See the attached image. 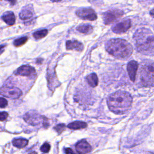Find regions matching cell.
I'll return each mask as SVG.
<instances>
[{"label":"cell","mask_w":154,"mask_h":154,"mask_svg":"<svg viewBox=\"0 0 154 154\" xmlns=\"http://www.w3.org/2000/svg\"><path fill=\"white\" fill-rule=\"evenodd\" d=\"M133 38L138 52L146 55H154V35L150 29L139 28L134 33Z\"/></svg>","instance_id":"6da1fadb"},{"label":"cell","mask_w":154,"mask_h":154,"mask_svg":"<svg viewBox=\"0 0 154 154\" xmlns=\"http://www.w3.org/2000/svg\"><path fill=\"white\" fill-rule=\"evenodd\" d=\"M132 100V97L129 93L118 91L108 96L107 104L112 112L117 114H123L130 110Z\"/></svg>","instance_id":"7a4b0ae2"},{"label":"cell","mask_w":154,"mask_h":154,"mask_svg":"<svg viewBox=\"0 0 154 154\" xmlns=\"http://www.w3.org/2000/svg\"><path fill=\"white\" fill-rule=\"evenodd\" d=\"M105 49L108 53L119 59H128L133 51L132 45L121 38L108 40L105 44Z\"/></svg>","instance_id":"3957f363"},{"label":"cell","mask_w":154,"mask_h":154,"mask_svg":"<svg viewBox=\"0 0 154 154\" xmlns=\"http://www.w3.org/2000/svg\"><path fill=\"white\" fill-rule=\"evenodd\" d=\"M141 84L144 87L154 85V63L150 60L141 62L138 73Z\"/></svg>","instance_id":"277c9868"},{"label":"cell","mask_w":154,"mask_h":154,"mask_svg":"<svg viewBox=\"0 0 154 154\" xmlns=\"http://www.w3.org/2000/svg\"><path fill=\"white\" fill-rule=\"evenodd\" d=\"M123 14V11L121 10L114 9L108 10L103 14V22L105 25H109L116 21L119 17H122Z\"/></svg>","instance_id":"5b68a950"},{"label":"cell","mask_w":154,"mask_h":154,"mask_svg":"<svg viewBox=\"0 0 154 154\" xmlns=\"http://www.w3.org/2000/svg\"><path fill=\"white\" fill-rule=\"evenodd\" d=\"M0 94L8 98L17 99L22 95V91L15 87L3 86L0 88Z\"/></svg>","instance_id":"8992f818"},{"label":"cell","mask_w":154,"mask_h":154,"mask_svg":"<svg viewBox=\"0 0 154 154\" xmlns=\"http://www.w3.org/2000/svg\"><path fill=\"white\" fill-rule=\"evenodd\" d=\"M76 15L81 19L84 20H94L97 19V14L95 11L88 8H81L76 11Z\"/></svg>","instance_id":"52a82bcc"},{"label":"cell","mask_w":154,"mask_h":154,"mask_svg":"<svg viewBox=\"0 0 154 154\" xmlns=\"http://www.w3.org/2000/svg\"><path fill=\"white\" fill-rule=\"evenodd\" d=\"M131 22L130 19L123 20L116 24H115L112 27V30L115 33H122L127 31L128 29L131 27Z\"/></svg>","instance_id":"ba28073f"},{"label":"cell","mask_w":154,"mask_h":154,"mask_svg":"<svg viewBox=\"0 0 154 154\" xmlns=\"http://www.w3.org/2000/svg\"><path fill=\"white\" fill-rule=\"evenodd\" d=\"M75 149L78 154H87L91 152V147L85 140H82L78 141L76 146Z\"/></svg>","instance_id":"9c48e42d"},{"label":"cell","mask_w":154,"mask_h":154,"mask_svg":"<svg viewBox=\"0 0 154 154\" xmlns=\"http://www.w3.org/2000/svg\"><path fill=\"white\" fill-rule=\"evenodd\" d=\"M35 70L34 67L28 66V65H23L19 67L14 72V74L16 75L20 76H31L32 74H34Z\"/></svg>","instance_id":"30bf717a"},{"label":"cell","mask_w":154,"mask_h":154,"mask_svg":"<svg viewBox=\"0 0 154 154\" xmlns=\"http://www.w3.org/2000/svg\"><path fill=\"white\" fill-rule=\"evenodd\" d=\"M138 67V64L137 61L132 60L129 61L127 65V71L129 76L132 81H134L135 79L136 72Z\"/></svg>","instance_id":"8fae6325"},{"label":"cell","mask_w":154,"mask_h":154,"mask_svg":"<svg viewBox=\"0 0 154 154\" xmlns=\"http://www.w3.org/2000/svg\"><path fill=\"white\" fill-rule=\"evenodd\" d=\"M66 49L67 50H75L76 51H82L84 49V45L81 42L76 40H68L66 42Z\"/></svg>","instance_id":"7c38bea8"},{"label":"cell","mask_w":154,"mask_h":154,"mask_svg":"<svg viewBox=\"0 0 154 154\" xmlns=\"http://www.w3.org/2000/svg\"><path fill=\"white\" fill-rule=\"evenodd\" d=\"M40 118L41 117L31 112L26 114L23 117L26 122L32 125H36L39 124L40 123Z\"/></svg>","instance_id":"4fadbf2b"},{"label":"cell","mask_w":154,"mask_h":154,"mask_svg":"<svg viewBox=\"0 0 154 154\" xmlns=\"http://www.w3.org/2000/svg\"><path fill=\"white\" fill-rule=\"evenodd\" d=\"M2 19L6 23L10 25H13L15 22V16L11 11L5 12L2 16Z\"/></svg>","instance_id":"5bb4252c"},{"label":"cell","mask_w":154,"mask_h":154,"mask_svg":"<svg viewBox=\"0 0 154 154\" xmlns=\"http://www.w3.org/2000/svg\"><path fill=\"white\" fill-rule=\"evenodd\" d=\"M87 126V124L85 122L81 121H75L69 123L67 125V127L70 129H83Z\"/></svg>","instance_id":"9a60e30c"},{"label":"cell","mask_w":154,"mask_h":154,"mask_svg":"<svg viewBox=\"0 0 154 154\" xmlns=\"http://www.w3.org/2000/svg\"><path fill=\"white\" fill-rule=\"evenodd\" d=\"M28 141L25 138H16L12 141V144L14 146L17 148H23L28 144Z\"/></svg>","instance_id":"2e32d148"},{"label":"cell","mask_w":154,"mask_h":154,"mask_svg":"<svg viewBox=\"0 0 154 154\" xmlns=\"http://www.w3.org/2000/svg\"><path fill=\"white\" fill-rule=\"evenodd\" d=\"M87 81L88 83V84L92 87H96L98 84V78L97 75H96V73H93L90 74L89 75H88L86 78Z\"/></svg>","instance_id":"e0dca14e"},{"label":"cell","mask_w":154,"mask_h":154,"mask_svg":"<svg viewBox=\"0 0 154 154\" xmlns=\"http://www.w3.org/2000/svg\"><path fill=\"white\" fill-rule=\"evenodd\" d=\"M33 16L32 11L29 9H23L20 13L19 17L22 20H28L32 18Z\"/></svg>","instance_id":"ac0fdd59"},{"label":"cell","mask_w":154,"mask_h":154,"mask_svg":"<svg viewBox=\"0 0 154 154\" xmlns=\"http://www.w3.org/2000/svg\"><path fill=\"white\" fill-rule=\"evenodd\" d=\"M76 29L82 33L90 34L93 31V27L88 24H83L78 26Z\"/></svg>","instance_id":"d6986e66"},{"label":"cell","mask_w":154,"mask_h":154,"mask_svg":"<svg viewBox=\"0 0 154 154\" xmlns=\"http://www.w3.org/2000/svg\"><path fill=\"white\" fill-rule=\"evenodd\" d=\"M48 34V30L46 29H42L34 32L33 34V36L35 39H40L45 37Z\"/></svg>","instance_id":"ffe728a7"},{"label":"cell","mask_w":154,"mask_h":154,"mask_svg":"<svg viewBox=\"0 0 154 154\" xmlns=\"http://www.w3.org/2000/svg\"><path fill=\"white\" fill-rule=\"evenodd\" d=\"M27 40H28L27 37H20L19 38L15 40L13 42V44L16 47H19V46L24 45L26 42Z\"/></svg>","instance_id":"44dd1931"},{"label":"cell","mask_w":154,"mask_h":154,"mask_svg":"<svg viewBox=\"0 0 154 154\" xmlns=\"http://www.w3.org/2000/svg\"><path fill=\"white\" fill-rule=\"evenodd\" d=\"M51 146L50 144L48 143H44L40 147V150L43 153H48L50 150Z\"/></svg>","instance_id":"7402d4cb"},{"label":"cell","mask_w":154,"mask_h":154,"mask_svg":"<svg viewBox=\"0 0 154 154\" xmlns=\"http://www.w3.org/2000/svg\"><path fill=\"white\" fill-rule=\"evenodd\" d=\"M54 129L58 134H61L65 129V125L64 124H58L56 126L54 127Z\"/></svg>","instance_id":"603a6c76"},{"label":"cell","mask_w":154,"mask_h":154,"mask_svg":"<svg viewBox=\"0 0 154 154\" xmlns=\"http://www.w3.org/2000/svg\"><path fill=\"white\" fill-rule=\"evenodd\" d=\"M8 104L7 100L3 97H0V108H5Z\"/></svg>","instance_id":"cb8c5ba5"},{"label":"cell","mask_w":154,"mask_h":154,"mask_svg":"<svg viewBox=\"0 0 154 154\" xmlns=\"http://www.w3.org/2000/svg\"><path fill=\"white\" fill-rule=\"evenodd\" d=\"M8 115L7 112H0V121L5 120L7 118Z\"/></svg>","instance_id":"d4e9b609"},{"label":"cell","mask_w":154,"mask_h":154,"mask_svg":"<svg viewBox=\"0 0 154 154\" xmlns=\"http://www.w3.org/2000/svg\"><path fill=\"white\" fill-rule=\"evenodd\" d=\"M64 152L66 154H75L71 148H65Z\"/></svg>","instance_id":"484cf974"},{"label":"cell","mask_w":154,"mask_h":154,"mask_svg":"<svg viewBox=\"0 0 154 154\" xmlns=\"http://www.w3.org/2000/svg\"><path fill=\"white\" fill-rule=\"evenodd\" d=\"M4 48H5V45H0V54L4 52Z\"/></svg>","instance_id":"4316f807"},{"label":"cell","mask_w":154,"mask_h":154,"mask_svg":"<svg viewBox=\"0 0 154 154\" xmlns=\"http://www.w3.org/2000/svg\"><path fill=\"white\" fill-rule=\"evenodd\" d=\"M150 15H151L153 17H154V8L152 9V10L150 11Z\"/></svg>","instance_id":"83f0119b"},{"label":"cell","mask_w":154,"mask_h":154,"mask_svg":"<svg viewBox=\"0 0 154 154\" xmlns=\"http://www.w3.org/2000/svg\"><path fill=\"white\" fill-rule=\"evenodd\" d=\"M29 154H37L35 152H30Z\"/></svg>","instance_id":"f1b7e54d"}]
</instances>
